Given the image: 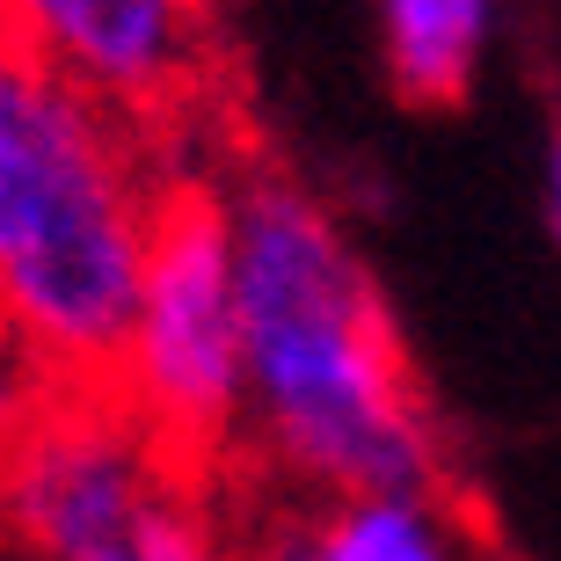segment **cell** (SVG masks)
I'll return each instance as SVG.
<instances>
[{"label": "cell", "instance_id": "obj_10", "mask_svg": "<svg viewBox=\"0 0 561 561\" xmlns=\"http://www.w3.org/2000/svg\"><path fill=\"white\" fill-rule=\"evenodd\" d=\"M15 51V15H8V0H0V59Z\"/></svg>", "mask_w": 561, "mask_h": 561}, {"label": "cell", "instance_id": "obj_7", "mask_svg": "<svg viewBox=\"0 0 561 561\" xmlns=\"http://www.w3.org/2000/svg\"><path fill=\"white\" fill-rule=\"evenodd\" d=\"M503 0H373L387 81L409 103H459L496 44Z\"/></svg>", "mask_w": 561, "mask_h": 561}, {"label": "cell", "instance_id": "obj_2", "mask_svg": "<svg viewBox=\"0 0 561 561\" xmlns=\"http://www.w3.org/2000/svg\"><path fill=\"white\" fill-rule=\"evenodd\" d=\"M161 197L139 117L0 59V321L44 387H110Z\"/></svg>", "mask_w": 561, "mask_h": 561}, {"label": "cell", "instance_id": "obj_5", "mask_svg": "<svg viewBox=\"0 0 561 561\" xmlns=\"http://www.w3.org/2000/svg\"><path fill=\"white\" fill-rule=\"evenodd\" d=\"M15 51L146 131L197 95L211 59L205 0H8Z\"/></svg>", "mask_w": 561, "mask_h": 561}, {"label": "cell", "instance_id": "obj_4", "mask_svg": "<svg viewBox=\"0 0 561 561\" xmlns=\"http://www.w3.org/2000/svg\"><path fill=\"white\" fill-rule=\"evenodd\" d=\"M110 394L183 467L241 445V299L227 190H168Z\"/></svg>", "mask_w": 561, "mask_h": 561}, {"label": "cell", "instance_id": "obj_3", "mask_svg": "<svg viewBox=\"0 0 561 561\" xmlns=\"http://www.w3.org/2000/svg\"><path fill=\"white\" fill-rule=\"evenodd\" d=\"M0 540L22 561H233L183 459L110 387H44L0 437Z\"/></svg>", "mask_w": 561, "mask_h": 561}, {"label": "cell", "instance_id": "obj_6", "mask_svg": "<svg viewBox=\"0 0 561 561\" xmlns=\"http://www.w3.org/2000/svg\"><path fill=\"white\" fill-rule=\"evenodd\" d=\"M263 561H481L467 518L437 489H343L291 503L263 533Z\"/></svg>", "mask_w": 561, "mask_h": 561}, {"label": "cell", "instance_id": "obj_1", "mask_svg": "<svg viewBox=\"0 0 561 561\" xmlns=\"http://www.w3.org/2000/svg\"><path fill=\"white\" fill-rule=\"evenodd\" d=\"M241 437L285 489H437L445 459L357 241L291 175L227 190Z\"/></svg>", "mask_w": 561, "mask_h": 561}, {"label": "cell", "instance_id": "obj_8", "mask_svg": "<svg viewBox=\"0 0 561 561\" xmlns=\"http://www.w3.org/2000/svg\"><path fill=\"white\" fill-rule=\"evenodd\" d=\"M44 394V373L30 365V351H22L15 335H8V321H0V437L22 423V409Z\"/></svg>", "mask_w": 561, "mask_h": 561}, {"label": "cell", "instance_id": "obj_9", "mask_svg": "<svg viewBox=\"0 0 561 561\" xmlns=\"http://www.w3.org/2000/svg\"><path fill=\"white\" fill-rule=\"evenodd\" d=\"M547 227H554V249H561V131L547 146Z\"/></svg>", "mask_w": 561, "mask_h": 561}]
</instances>
